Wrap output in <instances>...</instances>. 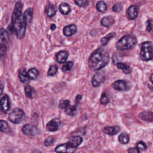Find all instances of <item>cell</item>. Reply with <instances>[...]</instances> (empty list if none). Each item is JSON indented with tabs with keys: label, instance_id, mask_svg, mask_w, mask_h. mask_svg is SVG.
<instances>
[{
	"label": "cell",
	"instance_id": "obj_1",
	"mask_svg": "<svg viewBox=\"0 0 153 153\" xmlns=\"http://www.w3.org/2000/svg\"><path fill=\"white\" fill-rule=\"evenodd\" d=\"M23 3L21 1L16 3L12 15L11 27L14 33L19 39H22L25 35L27 23L22 15Z\"/></svg>",
	"mask_w": 153,
	"mask_h": 153
},
{
	"label": "cell",
	"instance_id": "obj_2",
	"mask_svg": "<svg viewBox=\"0 0 153 153\" xmlns=\"http://www.w3.org/2000/svg\"><path fill=\"white\" fill-rule=\"evenodd\" d=\"M110 56L102 48L96 50L90 55L88 61V67L93 71H99L108 65Z\"/></svg>",
	"mask_w": 153,
	"mask_h": 153
},
{
	"label": "cell",
	"instance_id": "obj_3",
	"mask_svg": "<svg viewBox=\"0 0 153 153\" xmlns=\"http://www.w3.org/2000/svg\"><path fill=\"white\" fill-rule=\"evenodd\" d=\"M136 43V38L133 35H126L118 41L116 44V47L118 50H126L133 47Z\"/></svg>",
	"mask_w": 153,
	"mask_h": 153
},
{
	"label": "cell",
	"instance_id": "obj_4",
	"mask_svg": "<svg viewBox=\"0 0 153 153\" xmlns=\"http://www.w3.org/2000/svg\"><path fill=\"white\" fill-rule=\"evenodd\" d=\"M141 53H140V57L143 61L147 62L152 60V44L150 41H146L142 43L141 45Z\"/></svg>",
	"mask_w": 153,
	"mask_h": 153
},
{
	"label": "cell",
	"instance_id": "obj_5",
	"mask_svg": "<svg viewBox=\"0 0 153 153\" xmlns=\"http://www.w3.org/2000/svg\"><path fill=\"white\" fill-rule=\"evenodd\" d=\"M25 117V112L20 108H15L9 114V119L14 124H19L22 123Z\"/></svg>",
	"mask_w": 153,
	"mask_h": 153
},
{
	"label": "cell",
	"instance_id": "obj_6",
	"mask_svg": "<svg viewBox=\"0 0 153 153\" xmlns=\"http://www.w3.org/2000/svg\"><path fill=\"white\" fill-rule=\"evenodd\" d=\"M76 148L73 146L69 142L58 145L55 148L56 153H74Z\"/></svg>",
	"mask_w": 153,
	"mask_h": 153
},
{
	"label": "cell",
	"instance_id": "obj_7",
	"mask_svg": "<svg viewBox=\"0 0 153 153\" xmlns=\"http://www.w3.org/2000/svg\"><path fill=\"white\" fill-rule=\"evenodd\" d=\"M112 87L116 90L127 91L129 90V83L127 81L120 80L114 82L112 84Z\"/></svg>",
	"mask_w": 153,
	"mask_h": 153
},
{
	"label": "cell",
	"instance_id": "obj_8",
	"mask_svg": "<svg viewBox=\"0 0 153 153\" xmlns=\"http://www.w3.org/2000/svg\"><path fill=\"white\" fill-rule=\"evenodd\" d=\"M138 16V9L136 5H132L126 11V17L130 21L135 20Z\"/></svg>",
	"mask_w": 153,
	"mask_h": 153
},
{
	"label": "cell",
	"instance_id": "obj_9",
	"mask_svg": "<svg viewBox=\"0 0 153 153\" xmlns=\"http://www.w3.org/2000/svg\"><path fill=\"white\" fill-rule=\"evenodd\" d=\"M22 132L26 135L34 136L37 135L38 131L35 126L31 124H27L23 127Z\"/></svg>",
	"mask_w": 153,
	"mask_h": 153
},
{
	"label": "cell",
	"instance_id": "obj_10",
	"mask_svg": "<svg viewBox=\"0 0 153 153\" xmlns=\"http://www.w3.org/2000/svg\"><path fill=\"white\" fill-rule=\"evenodd\" d=\"M61 121L58 118H54L47 124L46 129L49 132H56L59 129Z\"/></svg>",
	"mask_w": 153,
	"mask_h": 153
},
{
	"label": "cell",
	"instance_id": "obj_11",
	"mask_svg": "<svg viewBox=\"0 0 153 153\" xmlns=\"http://www.w3.org/2000/svg\"><path fill=\"white\" fill-rule=\"evenodd\" d=\"M105 80V76L103 73H96L92 79V85L94 87H99L100 85L102 84Z\"/></svg>",
	"mask_w": 153,
	"mask_h": 153
},
{
	"label": "cell",
	"instance_id": "obj_12",
	"mask_svg": "<svg viewBox=\"0 0 153 153\" xmlns=\"http://www.w3.org/2000/svg\"><path fill=\"white\" fill-rule=\"evenodd\" d=\"M0 106H1V110L5 113H7L9 111L10 109V99L7 95H4L0 100Z\"/></svg>",
	"mask_w": 153,
	"mask_h": 153
},
{
	"label": "cell",
	"instance_id": "obj_13",
	"mask_svg": "<svg viewBox=\"0 0 153 153\" xmlns=\"http://www.w3.org/2000/svg\"><path fill=\"white\" fill-rule=\"evenodd\" d=\"M76 27L74 24H71L69 25H67V26L63 28V33L67 37H71L75 34L76 33Z\"/></svg>",
	"mask_w": 153,
	"mask_h": 153
},
{
	"label": "cell",
	"instance_id": "obj_14",
	"mask_svg": "<svg viewBox=\"0 0 153 153\" xmlns=\"http://www.w3.org/2000/svg\"><path fill=\"white\" fill-rule=\"evenodd\" d=\"M120 130V127L118 126H108L105 127L104 129V132L105 134L109 135H115L118 133Z\"/></svg>",
	"mask_w": 153,
	"mask_h": 153
},
{
	"label": "cell",
	"instance_id": "obj_15",
	"mask_svg": "<svg viewBox=\"0 0 153 153\" xmlns=\"http://www.w3.org/2000/svg\"><path fill=\"white\" fill-rule=\"evenodd\" d=\"M19 80L23 83H28L29 82V78L28 76V73L26 71V70L24 68H22L20 69V71L19 72Z\"/></svg>",
	"mask_w": 153,
	"mask_h": 153
},
{
	"label": "cell",
	"instance_id": "obj_16",
	"mask_svg": "<svg viewBox=\"0 0 153 153\" xmlns=\"http://www.w3.org/2000/svg\"><path fill=\"white\" fill-rule=\"evenodd\" d=\"M115 21L114 18L111 16H105L102 19L100 23L105 27H110L114 23Z\"/></svg>",
	"mask_w": 153,
	"mask_h": 153
},
{
	"label": "cell",
	"instance_id": "obj_17",
	"mask_svg": "<svg viewBox=\"0 0 153 153\" xmlns=\"http://www.w3.org/2000/svg\"><path fill=\"white\" fill-rule=\"evenodd\" d=\"M68 57V54L66 51H61L56 55V61L59 63H65Z\"/></svg>",
	"mask_w": 153,
	"mask_h": 153
},
{
	"label": "cell",
	"instance_id": "obj_18",
	"mask_svg": "<svg viewBox=\"0 0 153 153\" xmlns=\"http://www.w3.org/2000/svg\"><path fill=\"white\" fill-rule=\"evenodd\" d=\"M82 139L81 137L79 136H72L71 138H69L68 141V142H69L75 148H77L78 146L82 143Z\"/></svg>",
	"mask_w": 153,
	"mask_h": 153
},
{
	"label": "cell",
	"instance_id": "obj_19",
	"mask_svg": "<svg viewBox=\"0 0 153 153\" xmlns=\"http://www.w3.org/2000/svg\"><path fill=\"white\" fill-rule=\"evenodd\" d=\"M56 10L55 6L53 4H49L46 6L45 13L49 17H52L56 14Z\"/></svg>",
	"mask_w": 153,
	"mask_h": 153
},
{
	"label": "cell",
	"instance_id": "obj_20",
	"mask_svg": "<svg viewBox=\"0 0 153 153\" xmlns=\"http://www.w3.org/2000/svg\"><path fill=\"white\" fill-rule=\"evenodd\" d=\"M23 19H25V22L27 23H29L33 17V9L32 8H28L26 11L24 12V14L23 15Z\"/></svg>",
	"mask_w": 153,
	"mask_h": 153
},
{
	"label": "cell",
	"instance_id": "obj_21",
	"mask_svg": "<svg viewBox=\"0 0 153 153\" xmlns=\"http://www.w3.org/2000/svg\"><path fill=\"white\" fill-rule=\"evenodd\" d=\"M59 10L62 15H68L71 12V9L68 4L66 3H62L59 5Z\"/></svg>",
	"mask_w": 153,
	"mask_h": 153
},
{
	"label": "cell",
	"instance_id": "obj_22",
	"mask_svg": "<svg viewBox=\"0 0 153 153\" xmlns=\"http://www.w3.org/2000/svg\"><path fill=\"white\" fill-rule=\"evenodd\" d=\"M116 65L117 68L120 69H122L124 74H128L131 73V68L130 66L126 64V63L122 62H118L117 63H116Z\"/></svg>",
	"mask_w": 153,
	"mask_h": 153
},
{
	"label": "cell",
	"instance_id": "obj_23",
	"mask_svg": "<svg viewBox=\"0 0 153 153\" xmlns=\"http://www.w3.org/2000/svg\"><path fill=\"white\" fill-rule=\"evenodd\" d=\"M9 34L4 28L0 29V43L4 44L9 40Z\"/></svg>",
	"mask_w": 153,
	"mask_h": 153
},
{
	"label": "cell",
	"instance_id": "obj_24",
	"mask_svg": "<svg viewBox=\"0 0 153 153\" xmlns=\"http://www.w3.org/2000/svg\"><path fill=\"white\" fill-rule=\"evenodd\" d=\"M25 93L26 96L30 99L33 98L35 94V91L34 88L28 85L26 86L25 87Z\"/></svg>",
	"mask_w": 153,
	"mask_h": 153
},
{
	"label": "cell",
	"instance_id": "obj_25",
	"mask_svg": "<svg viewBox=\"0 0 153 153\" xmlns=\"http://www.w3.org/2000/svg\"><path fill=\"white\" fill-rule=\"evenodd\" d=\"M139 117L146 122H151L152 121V113L148 111L142 112L139 114Z\"/></svg>",
	"mask_w": 153,
	"mask_h": 153
},
{
	"label": "cell",
	"instance_id": "obj_26",
	"mask_svg": "<svg viewBox=\"0 0 153 153\" xmlns=\"http://www.w3.org/2000/svg\"><path fill=\"white\" fill-rule=\"evenodd\" d=\"M76 112H77V108L76 105H69L65 108V113L70 116H75Z\"/></svg>",
	"mask_w": 153,
	"mask_h": 153
},
{
	"label": "cell",
	"instance_id": "obj_27",
	"mask_svg": "<svg viewBox=\"0 0 153 153\" xmlns=\"http://www.w3.org/2000/svg\"><path fill=\"white\" fill-rule=\"evenodd\" d=\"M116 33H109L107 35H106L105 37H104L102 39L100 40V43L102 44V46H106L108 44V42H109L112 38H113L114 37H116Z\"/></svg>",
	"mask_w": 153,
	"mask_h": 153
},
{
	"label": "cell",
	"instance_id": "obj_28",
	"mask_svg": "<svg viewBox=\"0 0 153 153\" xmlns=\"http://www.w3.org/2000/svg\"><path fill=\"white\" fill-rule=\"evenodd\" d=\"M10 131V128L7 122L4 120H0V132L7 133Z\"/></svg>",
	"mask_w": 153,
	"mask_h": 153
},
{
	"label": "cell",
	"instance_id": "obj_29",
	"mask_svg": "<svg viewBox=\"0 0 153 153\" xmlns=\"http://www.w3.org/2000/svg\"><path fill=\"white\" fill-rule=\"evenodd\" d=\"M27 73L29 79L31 80H35L38 75H39V71L35 68H32L29 69Z\"/></svg>",
	"mask_w": 153,
	"mask_h": 153
},
{
	"label": "cell",
	"instance_id": "obj_30",
	"mask_svg": "<svg viewBox=\"0 0 153 153\" xmlns=\"http://www.w3.org/2000/svg\"><path fill=\"white\" fill-rule=\"evenodd\" d=\"M96 8L98 11L101 13H104L107 10V5L104 1H100L96 4Z\"/></svg>",
	"mask_w": 153,
	"mask_h": 153
},
{
	"label": "cell",
	"instance_id": "obj_31",
	"mask_svg": "<svg viewBox=\"0 0 153 153\" xmlns=\"http://www.w3.org/2000/svg\"><path fill=\"white\" fill-rule=\"evenodd\" d=\"M118 141L122 144H127L129 141V137L127 133H123L118 136Z\"/></svg>",
	"mask_w": 153,
	"mask_h": 153
},
{
	"label": "cell",
	"instance_id": "obj_32",
	"mask_svg": "<svg viewBox=\"0 0 153 153\" xmlns=\"http://www.w3.org/2000/svg\"><path fill=\"white\" fill-rule=\"evenodd\" d=\"M73 67V62L71 61H68L65 62L62 67V71L63 73L68 72Z\"/></svg>",
	"mask_w": 153,
	"mask_h": 153
},
{
	"label": "cell",
	"instance_id": "obj_33",
	"mask_svg": "<svg viewBox=\"0 0 153 153\" xmlns=\"http://www.w3.org/2000/svg\"><path fill=\"white\" fill-rule=\"evenodd\" d=\"M57 70H58V67L56 64H53L50 66L47 73V75L49 76H54L57 73Z\"/></svg>",
	"mask_w": 153,
	"mask_h": 153
},
{
	"label": "cell",
	"instance_id": "obj_34",
	"mask_svg": "<svg viewBox=\"0 0 153 153\" xmlns=\"http://www.w3.org/2000/svg\"><path fill=\"white\" fill-rule=\"evenodd\" d=\"M74 2L80 7H85L88 3V1L86 0H75Z\"/></svg>",
	"mask_w": 153,
	"mask_h": 153
},
{
	"label": "cell",
	"instance_id": "obj_35",
	"mask_svg": "<svg viewBox=\"0 0 153 153\" xmlns=\"http://www.w3.org/2000/svg\"><path fill=\"white\" fill-rule=\"evenodd\" d=\"M70 105V102L68 100H62L59 102V107L60 109H65L67 107Z\"/></svg>",
	"mask_w": 153,
	"mask_h": 153
},
{
	"label": "cell",
	"instance_id": "obj_36",
	"mask_svg": "<svg viewBox=\"0 0 153 153\" xmlns=\"http://www.w3.org/2000/svg\"><path fill=\"white\" fill-rule=\"evenodd\" d=\"M110 102V99H109V98H108V97L107 96V95L106 94V93H103L102 94L101 98H100V104L105 105V104H108V102Z\"/></svg>",
	"mask_w": 153,
	"mask_h": 153
},
{
	"label": "cell",
	"instance_id": "obj_37",
	"mask_svg": "<svg viewBox=\"0 0 153 153\" xmlns=\"http://www.w3.org/2000/svg\"><path fill=\"white\" fill-rule=\"evenodd\" d=\"M55 141V139L53 137L50 136L46 139V140L44 142V144L46 146H49L52 145L54 144Z\"/></svg>",
	"mask_w": 153,
	"mask_h": 153
},
{
	"label": "cell",
	"instance_id": "obj_38",
	"mask_svg": "<svg viewBox=\"0 0 153 153\" xmlns=\"http://www.w3.org/2000/svg\"><path fill=\"white\" fill-rule=\"evenodd\" d=\"M122 8H123V6L122 4L117 3L114 5V6L112 7V10L115 12H120L122 11Z\"/></svg>",
	"mask_w": 153,
	"mask_h": 153
},
{
	"label": "cell",
	"instance_id": "obj_39",
	"mask_svg": "<svg viewBox=\"0 0 153 153\" xmlns=\"http://www.w3.org/2000/svg\"><path fill=\"white\" fill-rule=\"evenodd\" d=\"M136 148L140 151V150H144L146 148V145L145 144V142L142 141H139L137 145H136Z\"/></svg>",
	"mask_w": 153,
	"mask_h": 153
},
{
	"label": "cell",
	"instance_id": "obj_40",
	"mask_svg": "<svg viewBox=\"0 0 153 153\" xmlns=\"http://www.w3.org/2000/svg\"><path fill=\"white\" fill-rule=\"evenodd\" d=\"M7 51V46L5 44H1L0 45V55H4Z\"/></svg>",
	"mask_w": 153,
	"mask_h": 153
},
{
	"label": "cell",
	"instance_id": "obj_41",
	"mask_svg": "<svg viewBox=\"0 0 153 153\" xmlns=\"http://www.w3.org/2000/svg\"><path fill=\"white\" fill-rule=\"evenodd\" d=\"M146 31L148 32H150L152 29V23H151V21L149 20L146 23Z\"/></svg>",
	"mask_w": 153,
	"mask_h": 153
},
{
	"label": "cell",
	"instance_id": "obj_42",
	"mask_svg": "<svg viewBox=\"0 0 153 153\" xmlns=\"http://www.w3.org/2000/svg\"><path fill=\"white\" fill-rule=\"evenodd\" d=\"M128 153H140V151L136 147H133L128 150Z\"/></svg>",
	"mask_w": 153,
	"mask_h": 153
},
{
	"label": "cell",
	"instance_id": "obj_43",
	"mask_svg": "<svg viewBox=\"0 0 153 153\" xmlns=\"http://www.w3.org/2000/svg\"><path fill=\"white\" fill-rule=\"evenodd\" d=\"M4 87V83L3 81H0V96H1L3 92Z\"/></svg>",
	"mask_w": 153,
	"mask_h": 153
},
{
	"label": "cell",
	"instance_id": "obj_44",
	"mask_svg": "<svg viewBox=\"0 0 153 153\" xmlns=\"http://www.w3.org/2000/svg\"><path fill=\"white\" fill-rule=\"evenodd\" d=\"M82 99V96H81V95H78V96H76V97L75 98V102L76 104H77L80 101V100Z\"/></svg>",
	"mask_w": 153,
	"mask_h": 153
},
{
	"label": "cell",
	"instance_id": "obj_45",
	"mask_svg": "<svg viewBox=\"0 0 153 153\" xmlns=\"http://www.w3.org/2000/svg\"><path fill=\"white\" fill-rule=\"evenodd\" d=\"M56 28V26L55 24H52V25H51V27H50V29L52 30H55Z\"/></svg>",
	"mask_w": 153,
	"mask_h": 153
},
{
	"label": "cell",
	"instance_id": "obj_46",
	"mask_svg": "<svg viewBox=\"0 0 153 153\" xmlns=\"http://www.w3.org/2000/svg\"><path fill=\"white\" fill-rule=\"evenodd\" d=\"M150 79H151V82H153V81H152V74H151V75Z\"/></svg>",
	"mask_w": 153,
	"mask_h": 153
}]
</instances>
